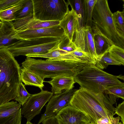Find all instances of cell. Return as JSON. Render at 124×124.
<instances>
[{"mask_svg":"<svg viewBox=\"0 0 124 124\" xmlns=\"http://www.w3.org/2000/svg\"><path fill=\"white\" fill-rule=\"evenodd\" d=\"M23 0H0V11L18 4Z\"/></svg>","mask_w":124,"mask_h":124,"instance_id":"1f68e13d","label":"cell"},{"mask_svg":"<svg viewBox=\"0 0 124 124\" xmlns=\"http://www.w3.org/2000/svg\"><path fill=\"white\" fill-rule=\"evenodd\" d=\"M117 77L118 78H119L120 79H123V80H124V77L123 76L122 77V76H121L120 75L119 76H117Z\"/></svg>","mask_w":124,"mask_h":124,"instance_id":"e575fe53","label":"cell"},{"mask_svg":"<svg viewBox=\"0 0 124 124\" xmlns=\"http://www.w3.org/2000/svg\"><path fill=\"white\" fill-rule=\"evenodd\" d=\"M92 124L91 123H89V124Z\"/></svg>","mask_w":124,"mask_h":124,"instance_id":"74e56055","label":"cell"},{"mask_svg":"<svg viewBox=\"0 0 124 124\" xmlns=\"http://www.w3.org/2000/svg\"><path fill=\"white\" fill-rule=\"evenodd\" d=\"M3 22L0 21V29L3 24Z\"/></svg>","mask_w":124,"mask_h":124,"instance_id":"d590c367","label":"cell"},{"mask_svg":"<svg viewBox=\"0 0 124 124\" xmlns=\"http://www.w3.org/2000/svg\"><path fill=\"white\" fill-rule=\"evenodd\" d=\"M26 124H33L31 123L30 121H27V122Z\"/></svg>","mask_w":124,"mask_h":124,"instance_id":"8d00e7d4","label":"cell"},{"mask_svg":"<svg viewBox=\"0 0 124 124\" xmlns=\"http://www.w3.org/2000/svg\"><path fill=\"white\" fill-rule=\"evenodd\" d=\"M68 53L59 49L58 47L57 48L46 53L43 54H30L26 55L27 57H40L52 59L58 57Z\"/></svg>","mask_w":124,"mask_h":124,"instance_id":"f1b7e54d","label":"cell"},{"mask_svg":"<svg viewBox=\"0 0 124 124\" xmlns=\"http://www.w3.org/2000/svg\"><path fill=\"white\" fill-rule=\"evenodd\" d=\"M115 112L120 117L122 122L124 124V101L120 103L115 108Z\"/></svg>","mask_w":124,"mask_h":124,"instance_id":"d6a6232c","label":"cell"},{"mask_svg":"<svg viewBox=\"0 0 124 124\" xmlns=\"http://www.w3.org/2000/svg\"><path fill=\"white\" fill-rule=\"evenodd\" d=\"M22 68L38 75L44 81L61 75L74 77L84 69L93 65L66 61H49L27 57L22 63Z\"/></svg>","mask_w":124,"mask_h":124,"instance_id":"3957f363","label":"cell"},{"mask_svg":"<svg viewBox=\"0 0 124 124\" xmlns=\"http://www.w3.org/2000/svg\"><path fill=\"white\" fill-rule=\"evenodd\" d=\"M21 69L7 48L0 49V105L15 99L22 82Z\"/></svg>","mask_w":124,"mask_h":124,"instance_id":"7a4b0ae2","label":"cell"},{"mask_svg":"<svg viewBox=\"0 0 124 124\" xmlns=\"http://www.w3.org/2000/svg\"><path fill=\"white\" fill-rule=\"evenodd\" d=\"M103 93L108 96L113 105L116 102L117 98L124 99V88L113 87L109 88L105 90Z\"/></svg>","mask_w":124,"mask_h":124,"instance_id":"cb8c5ba5","label":"cell"},{"mask_svg":"<svg viewBox=\"0 0 124 124\" xmlns=\"http://www.w3.org/2000/svg\"><path fill=\"white\" fill-rule=\"evenodd\" d=\"M46 82L51 85L52 91L54 94L60 93L64 91L73 89L75 83L74 77L64 75L56 76Z\"/></svg>","mask_w":124,"mask_h":124,"instance_id":"ac0fdd59","label":"cell"},{"mask_svg":"<svg viewBox=\"0 0 124 124\" xmlns=\"http://www.w3.org/2000/svg\"><path fill=\"white\" fill-rule=\"evenodd\" d=\"M55 117L58 124H86L90 123L83 112L70 105L62 109Z\"/></svg>","mask_w":124,"mask_h":124,"instance_id":"4fadbf2b","label":"cell"},{"mask_svg":"<svg viewBox=\"0 0 124 124\" xmlns=\"http://www.w3.org/2000/svg\"><path fill=\"white\" fill-rule=\"evenodd\" d=\"M21 107L13 101L0 105V124H21Z\"/></svg>","mask_w":124,"mask_h":124,"instance_id":"7c38bea8","label":"cell"},{"mask_svg":"<svg viewBox=\"0 0 124 124\" xmlns=\"http://www.w3.org/2000/svg\"><path fill=\"white\" fill-rule=\"evenodd\" d=\"M74 78L80 87L96 94L103 93L106 90L112 87L124 88V83L118 79L117 76L107 73L93 65L77 74Z\"/></svg>","mask_w":124,"mask_h":124,"instance_id":"277c9868","label":"cell"},{"mask_svg":"<svg viewBox=\"0 0 124 124\" xmlns=\"http://www.w3.org/2000/svg\"><path fill=\"white\" fill-rule=\"evenodd\" d=\"M97 0H86L87 16L85 26H93L92 16L94 8Z\"/></svg>","mask_w":124,"mask_h":124,"instance_id":"4dcf8cb0","label":"cell"},{"mask_svg":"<svg viewBox=\"0 0 124 124\" xmlns=\"http://www.w3.org/2000/svg\"><path fill=\"white\" fill-rule=\"evenodd\" d=\"M33 16V14H32L23 18L15 20L13 24L15 30L17 32L49 28L59 25L60 23V21H42L35 19Z\"/></svg>","mask_w":124,"mask_h":124,"instance_id":"5bb4252c","label":"cell"},{"mask_svg":"<svg viewBox=\"0 0 124 124\" xmlns=\"http://www.w3.org/2000/svg\"><path fill=\"white\" fill-rule=\"evenodd\" d=\"M26 0L16 5L11 6L0 11V20L1 21L12 22L15 20L14 16L15 13L23 6Z\"/></svg>","mask_w":124,"mask_h":124,"instance_id":"7402d4cb","label":"cell"},{"mask_svg":"<svg viewBox=\"0 0 124 124\" xmlns=\"http://www.w3.org/2000/svg\"><path fill=\"white\" fill-rule=\"evenodd\" d=\"M93 26L112 45L124 48V37L118 32L107 0H97L93 11Z\"/></svg>","mask_w":124,"mask_h":124,"instance_id":"5b68a950","label":"cell"},{"mask_svg":"<svg viewBox=\"0 0 124 124\" xmlns=\"http://www.w3.org/2000/svg\"><path fill=\"white\" fill-rule=\"evenodd\" d=\"M53 94L52 92L43 89L38 93L31 94L27 101L22 106V115H23L27 121H30L41 113L43 107Z\"/></svg>","mask_w":124,"mask_h":124,"instance_id":"ba28073f","label":"cell"},{"mask_svg":"<svg viewBox=\"0 0 124 124\" xmlns=\"http://www.w3.org/2000/svg\"><path fill=\"white\" fill-rule=\"evenodd\" d=\"M108 52L109 54L121 65H124V49L114 45L109 48Z\"/></svg>","mask_w":124,"mask_h":124,"instance_id":"484cf974","label":"cell"},{"mask_svg":"<svg viewBox=\"0 0 124 124\" xmlns=\"http://www.w3.org/2000/svg\"><path fill=\"white\" fill-rule=\"evenodd\" d=\"M95 60V66L101 69L106 68L109 65H121L109 54L108 51L101 56H97Z\"/></svg>","mask_w":124,"mask_h":124,"instance_id":"603a6c76","label":"cell"},{"mask_svg":"<svg viewBox=\"0 0 124 124\" xmlns=\"http://www.w3.org/2000/svg\"><path fill=\"white\" fill-rule=\"evenodd\" d=\"M49 61H66L80 62L95 65V59L90 54L77 48L71 52L62 55L57 58L47 59Z\"/></svg>","mask_w":124,"mask_h":124,"instance_id":"9a60e30c","label":"cell"},{"mask_svg":"<svg viewBox=\"0 0 124 124\" xmlns=\"http://www.w3.org/2000/svg\"><path fill=\"white\" fill-rule=\"evenodd\" d=\"M75 34V39L73 42L77 48L90 54L95 59L97 56L94 42V34L92 27L85 26L78 29Z\"/></svg>","mask_w":124,"mask_h":124,"instance_id":"8fae6325","label":"cell"},{"mask_svg":"<svg viewBox=\"0 0 124 124\" xmlns=\"http://www.w3.org/2000/svg\"><path fill=\"white\" fill-rule=\"evenodd\" d=\"M67 1L77 15L78 20V29L85 26L87 16L86 0H68Z\"/></svg>","mask_w":124,"mask_h":124,"instance_id":"d6986e66","label":"cell"},{"mask_svg":"<svg viewBox=\"0 0 124 124\" xmlns=\"http://www.w3.org/2000/svg\"><path fill=\"white\" fill-rule=\"evenodd\" d=\"M58 47L60 49L68 53L72 52L77 48L73 42L70 41L68 38L65 35L61 38Z\"/></svg>","mask_w":124,"mask_h":124,"instance_id":"f546056e","label":"cell"},{"mask_svg":"<svg viewBox=\"0 0 124 124\" xmlns=\"http://www.w3.org/2000/svg\"><path fill=\"white\" fill-rule=\"evenodd\" d=\"M21 79L25 85L38 87L41 90L44 86V81L35 73L23 68H21Z\"/></svg>","mask_w":124,"mask_h":124,"instance_id":"44dd1931","label":"cell"},{"mask_svg":"<svg viewBox=\"0 0 124 124\" xmlns=\"http://www.w3.org/2000/svg\"><path fill=\"white\" fill-rule=\"evenodd\" d=\"M42 123V124H58L55 116L47 118L43 121Z\"/></svg>","mask_w":124,"mask_h":124,"instance_id":"836d02e7","label":"cell"},{"mask_svg":"<svg viewBox=\"0 0 124 124\" xmlns=\"http://www.w3.org/2000/svg\"><path fill=\"white\" fill-rule=\"evenodd\" d=\"M77 90L73 89L53 94L46 105V110L41 115L38 124L42 123L47 118L55 116L62 109L70 105V101Z\"/></svg>","mask_w":124,"mask_h":124,"instance_id":"9c48e42d","label":"cell"},{"mask_svg":"<svg viewBox=\"0 0 124 124\" xmlns=\"http://www.w3.org/2000/svg\"><path fill=\"white\" fill-rule=\"evenodd\" d=\"M13 23L12 21L3 22L0 29V49L8 48L20 40L13 37L17 32L14 28Z\"/></svg>","mask_w":124,"mask_h":124,"instance_id":"e0dca14e","label":"cell"},{"mask_svg":"<svg viewBox=\"0 0 124 124\" xmlns=\"http://www.w3.org/2000/svg\"><path fill=\"white\" fill-rule=\"evenodd\" d=\"M92 28L94 34V42L97 57L108 51L109 48L112 45L94 27L92 26Z\"/></svg>","mask_w":124,"mask_h":124,"instance_id":"ffe728a7","label":"cell"},{"mask_svg":"<svg viewBox=\"0 0 124 124\" xmlns=\"http://www.w3.org/2000/svg\"><path fill=\"white\" fill-rule=\"evenodd\" d=\"M31 94L26 90L25 85L21 82L19 84L15 100L23 106L27 101Z\"/></svg>","mask_w":124,"mask_h":124,"instance_id":"4316f807","label":"cell"},{"mask_svg":"<svg viewBox=\"0 0 124 124\" xmlns=\"http://www.w3.org/2000/svg\"><path fill=\"white\" fill-rule=\"evenodd\" d=\"M59 25L63 29L64 35L70 41H73L74 34L78 28V19L73 9L71 8L60 21Z\"/></svg>","mask_w":124,"mask_h":124,"instance_id":"2e32d148","label":"cell"},{"mask_svg":"<svg viewBox=\"0 0 124 124\" xmlns=\"http://www.w3.org/2000/svg\"><path fill=\"white\" fill-rule=\"evenodd\" d=\"M33 8L32 0H26L22 7L14 14L15 20L25 17L33 14Z\"/></svg>","mask_w":124,"mask_h":124,"instance_id":"d4e9b609","label":"cell"},{"mask_svg":"<svg viewBox=\"0 0 124 124\" xmlns=\"http://www.w3.org/2000/svg\"><path fill=\"white\" fill-rule=\"evenodd\" d=\"M33 18L42 21H60L69 11V4L64 0H32Z\"/></svg>","mask_w":124,"mask_h":124,"instance_id":"52a82bcc","label":"cell"},{"mask_svg":"<svg viewBox=\"0 0 124 124\" xmlns=\"http://www.w3.org/2000/svg\"><path fill=\"white\" fill-rule=\"evenodd\" d=\"M70 105L83 112L92 124L105 118L114 124H120V117L113 116L115 108L103 93H94L80 87L75 93Z\"/></svg>","mask_w":124,"mask_h":124,"instance_id":"6da1fadb","label":"cell"},{"mask_svg":"<svg viewBox=\"0 0 124 124\" xmlns=\"http://www.w3.org/2000/svg\"><path fill=\"white\" fill-rule=\"evenodd\" d=\"M113 20L115 26L119 32L124 37V10L117 11L113 13Z\"/></svg>","mask_w":124,"mask_h":124,"instance_id":"83f0119b","label":"cell"},{"mask_svg":"<svg viewBox=\"0 0 124 124\" xmlns=\"http://www.w3.org/2000/svg\"><path fill=\"white\" fill-rule=\"evenodd\" d=\"M64 35L63 29L59 25L49 28L19 31L16 32L13 37L19 40H28L45 37L61 38Z\"/></svg>","mask_w":124,"mask_h":124,"instance_id":"30bf717a","label":"cell"},{"mask_svg":"<svg viewBox=\"0 0 124 124\" xmlns=\"http://www.w3.org/2000/svg\"><path fill=\"white\" fill-rule=\"evenodd\" d=\"M61 39L45 37L28 40H20L7 48L15 57L30 54L46 53L58 46Z\"/></svg>","mask_w":124,"mask_h":124,"instance_id":"8992f818","label":"cell"}]
</instances>
